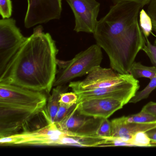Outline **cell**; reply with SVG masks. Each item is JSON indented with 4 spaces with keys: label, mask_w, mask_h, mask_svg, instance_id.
Segmentation results:
<instances>
[{
    "label": "cell",
    "mask_w": 156,
    "mask_h": 156,
    "mask_svg": "<svg viewBox=\"0 0 156 156\" xmlns=\"http://www.w3.org/2000/svg\"><path fill=\"white\" fill-rule=\"evenodd\" d=\"M140 3L115 0L107 13L98 22L93 34L96 44L105 52L111 68L129 74L138 53L146 44L139 24Z\"/></svg>",
    "instance_id": "cell-1"
},
{
    "label": "cell",
    "mask_w": 156,
    "mask_h": 156,
    "mask_svg": "<svg viewBox=\"0 0 156 156\" xmlns=\"http://www.w3.org/2000/svg\"><path fill=\"white\" fill-rule=\"evenodd\" d=\"M58 53L51 34L41 25L35 27L0 73V83L50 94L57 73Z\"/></svg>",
    "instance_id": "cell-2"
},
{
    "label": "cell",
    "mask_w": 156,
    "mask_h": 156,
    "mask_svg": "<svg viewBox=\"0 0 156 156\" xmlns=\"http://www.w3.org/2000/svg\"><path fill=\"white\" fill-rule=\"evenodd\" d=\"M2 146H76L97 147L100 138L96 135L64 131L55 123L32 131H24L2 137Z\"/></svg>",
    "instance_id": "cell-3"
},
{
    "label": "cell",
    "mask_w": 156,
    "mask_h": 156,
    "mask_svg": "<svg viewBox=\"0 0 156 156\" xmlns=\"http://www.w3.org/2000/svg\"><path fill=\"white\" fill-rule=\"evenodd\" d=\"M101 49L96 44L80 52L70 61L57 60L59 68L53 87L65 85L75 78L87 75L100 66L103 58Z\"/></svg>",
    "instance_id": "cell-4"
},
{
    "label": "cell",
    "mask_w": 156,
    "mask_h": 156,
    "mask_svg": "<svg viewBox=\"0 0 156 156\" xmlns=\"http://www.w3.org/2000/svg\"><path fill=\"white\" fill-rule=\"evenodd\" d=\"M47 100L43 92L0 83V104L41 112L46 106Z\"/></svg>",
    "instance_id": "cell-5"
},
{
    "label": "cell",
    "mask_w": 156,
    "mask_h": 156,
    "mask_svg": "<svg viewBox=\"0 0 156 156\" xmlns=\"http://www.w3.org/2000/svg\"><path fill=\"white\" fill-rule=\"evenodd\" d=\"M12 18L0 20V73L27 40Z\"/></svg>",
    "instance_id": "cell-6"
},
{
    "label": "cell",
    "mask_w": 156,
    "mask_h": 156,
    "mask_svg": "<svg viewBox=\"0 0 156 156\" xmlns=\"http://www.w3.org/2000/svg\"><path fill=\"white\" fill-rule=\"evenodd\" d=\"M134 78L130 74H122L112 68L97 67L82 81L70 82L68 87L73 92L110 87Z\"/></svg>",
    "instance_id": "cell-7"
},
{
    "label": "cell",
    "mask_w": 156,
    "mask_h": 156,
    "mask_svg": "<svg viewBox=\"0 0 156 156\" xmlns=\"http://www.w3.org/2000/svg\"><path fill=\"white\" fill-rule=\"evenodd\" d=\"M28 9L24 26L30 29L38 24L59 20L62 15V0H27Z\"/></svg>",
    "instance_id": "cell-8"
},
{
    "label": "cell",
    "mask_w": 156,
    "mask_h": 156,
    "mask_svg": "<svg viewBox=\"0 0 156 156\" xmlns=\"http://www.w3.org/2000/svg\"><path fill=\"white\" fill-rule=\"evenodd\" d=\"M75 17L74 31L94 34L97 25L100 4L96 0H66Z\"/></svg>",
    "instance_id": "cell-9"
},
{
    "label": "cell",
    "mask_w": 156,
    "mask_h": 156,
    "mask_svg": "<svg viewBox=\"0 0 156 156\" xmlns=\"http://www.w3.org/2000/svg\"><path fill=\"white\" fill-rule=\"evenodd\" d=\"M41 112L0 104V137L17 134Z\"/></svg>",
    "instance_id": "cell-10"
},
{
    "label": "cell",
    "mask_w": 156,
    "mask_h": 156,
    "mask_svg": "<svg viewBox=\"0 0 156 156\" xmlns=\"http://www.w3.org/2000/svg\"><path fill=\"white\" fill-rule=\"evenodd\" d=\"M140 88L139 82L133 78L116 85L75 92L78 97V103L88 98H110L117 99L126 105Z\"/></svg>",
    "instance_id": "cell-11"
},
{
    "label": "cell",
    "mask_w": 156,
    "mask_h": 156,
    "mask_svg": "<svg viewBox=\"0 0 156 156\" xmlns=\"http://www.w3.org/2000/svg\"><path fill=\"white\" fill-rule=\"evenodd\" d=\"M124 105L121 101L113 98H85L77 103V111L87 116L108 118Z\"/></svg>",
    "instance_id": "cell-12"
},
{
    "label": "cell",
    "mask_w": 156,
    "mask_h": 156,
    "mask_svg": "<svg viewBox=\"0 0 156 156\" xmlns=\"http://www.w3.org/2000/svg\"><path fill=\"white\" fill-rule=\"evenodd\" d=\"M75 108L57 126L64 131L85 135H96L97 130L102 121V118L87 116L77 111Z\"/></svg>",
    "instance_id": "cell-13"
},
{
    "label": "cell",
    "mask_w": 156,
    "mask_h": 156,
    "mask_svg": "<svg viewBox=\"0 0 156 156\" xmlns=\"http://www.w3.org/2000/svg\"><path fill=\"white\" fill-rule=\"evenodd\" d=\"M112 136L129 141L138 132H147L156 128V122L149 123H130L126 121V116L115 119L111 121Z\"/></svg>",
    "instance_id": "cell-14"
},
{
    "label": "cell",
    "mask_w": 156,
    "mask_h": 156,
    "mask_svg": "<svg viewBox=\"0 0 156 156\" xmlns=\"http://www.w3.org/2000/svg\"><path fill=\"white\" fill-rule=\"evenodd\" d=\"M69 87L65 85L55 87L53 89L52 94L47 100V104L42 111L44 116L48 123H55L56 115L60 106V96L66 92Z\"/></svg>",
    "instance_id": "cell-15"
},
{
    "label": "cell",
    "mask_w": 156,
    "mask_h": 156,
    "mask_svg": "<svg viewBox=\"0 0 156 156\" xmlns=\"http://www.w3.org/2000/svg\"><path fill=\"white\" fill-rule=\"evenodd\" d=\"M129 74L136 79L141 77L151 79L156 75V67L146 66L140 62H135L130 68Z\"/></svg>",
    "instance_id": "cell-16"
},
{
    "label": "cell",
    "mask_w": 156,
    "mask_h": 156,
    "mask_svg": "<svg viewBox=\"0 0 156 156\" xmlns=\"http://www.w3.org/2000/svg\"><path fill=\"white\" fill-rule=\"evenodd\" d=\"M139 25L140 29L142 31L143 35L146 39H148V37L151 34H152V30H153V24L151 18L143 9H141L139 15Z\"/></svg>",
    "instance_id": "cell-17"
},
{
    "label": "cell",
    "mask_w": 156,
    "mask_h": 156,
    "mask_svg": "<svg viewBox=\"0 0 156 156\" xmlns=\"http://www.w3.org/2000/svg\"><path fill=\"white\" fill-rule=\"evenodd\" d=\"M128 142L135 145L136 147H156L149 136L147 132H138L135 134Z\"/></svg>",
    "instance_id": "cell-18"
},
{
    "label": "cell",
    "mask_w": 156,
    "mask_h": 156,
    "mask_svg": "<svg viewBox=\"0 0 156 156\" xmlns=\"http://www.w3.org/2000/svg\"><path fill=\"white\" fill-rule=\"evenodd\" d=\"M156 88V75L152 79L147 87L142 91L136 92L135 95L130 99L129 103L136 104L148 97L151 93Z\"/></svg>",
    "instance_id": "cell-19"
},
{
    "label": "cell",
    "mask_w": 156,
    "mask_h": 156,
    "mask_svg": "<svg viewBox=\"0 0 156 156\" xmlns=\"http://www.w3.org/2000/svg\"><path fill=\"white\" fill-rule=\"evenodd\" d=\"M126 121L130 123H149L156 122V117L146 111L141 110L135 115L126 117Z\"/></svg>",
    "instance_id": "cell-20"
},
{
    "label": "cell",
    "mask_w": 156,
    "mask_h": 156,
    "mask_svg": "<svg viewBox=\"0 0 156 156\" xmlns=\"http://www.w3.org/2000/svg\"><path fill=\"white\" fill-rule=\"evenodd\" d=\"M97 136L102 137L112 136V126L111 121L108 118H103L96 131Z\"/></svg>",
    "instance_id": "cell-21"
},
{
    "label": "cell",
    "mask_w": 156,
    "mask_h": 156,
    "mask_svg": "<svg viewBox=\"0 0 156 156\" xmlns=\"http://www.w3.org/2000/svg\"><path fill=\"white\" fill-rule=\"evenodd\" d=\"M78 97L75 92L62 93L60 96V104L71 107L78 103Z\"/></svg>",
    "instance_id": "cell-22"
},
{
    "label": "cell",
    "mask_w": 156,
    "mask_h": 156,
    "mask_svg": "<svg viewBox=\"0 0 156 156\" xmlns=\"http://www.w3.org/2000/svg\"><path fill=\"white\" fill-rule=\"evenodd\" d=\"M76 105L77 104L74 105L73 106L71 107H69L66 106L62 104H60V106H59V109H58V112L56 115L55 123L57 125L62 122L75 108Z\"/></svg>",
    "instance_id": "cell-23"
},
{
    "label": "cell",
    "mask_w": 156,
    "mask_h": 156,
    "mask_svg": "<svg viewBox=\"0 0 156 156\" xmlns=\"http://www.w3.org/2000/svg\"><path fill=\"white\" fill-rule=\"evenodd\" d=\"M11 0H0V14L2 19H9L12 15Z\"/></svg>",
    "instance_id": "cell-24"
},
{
    "label": "cell",
    "mask_w": 156,
    "mask_h": 156,
    "mask_svg": "<svg viewBox=\"0 0 156 156\" xmlns=\"http://www.w3.org/2000/svg\"><path fill=\"white\" fill-rule=\"evenodd\" d=\"M146 39V44L142 48V51L147 55L153 66L156 67V46L151 44L148 39Z\"/></svg>",
    "instance_id": "cell-25"
},
{
    "label": "cell",
    "mask_w": 156,
    "mask_h": 156,
    "mask_svg": "<svg viewBox=\"0 0 156 156\" xmlns=\"http://www.w3.org/2000/svg\"><path fill=\"white\" fill-rule=\"evenodd\" d=\"M125 146V147H136L134 144L128 141H125L119 138L110 137L107 138L104 143L103 147Z\"/></svg>",
    "instance_id": "cell-26"
},
{
    "label": "cell",
    "mask_w": 156,
    "mask_h": 156,
    "mask_svg": "<svg viewBox=\"0 0 156 156\" xmlns=\"http://www.w3.org/2000/svg\"><path fill=\"white\" fill-rule=\"evenodd\" d=\"M147 12L151 18L153 30L156 32V0H151L148 6Z\"/></svg>",
    "instance_id": "cell-27"
},
{
    "label": "cell",
    "mask_w": 156,
    "mask_h": 156,
    "mask_svg": "<svg viewBox=\"0 0 156 156\" xmlns=\"http://www.w3.org/2000/svg\"><path fill=\"white\" fill-rule=\"evenodd\" d=\"M141 110L148 112L156 117V103L149 102L143 107Z\"/></svg>",
    "instance_id": "cell-28"
},
{
    "label": "cell",
    "mask_w": 156,
    "mask_h": 156,
    "mask_svg": "<svg viewBox=\"0 0 156 156\" xmlns=\"http://www.w3.org/2000/svg\"><path fill=\"white\" fill-rule=\"evenodd\" d=\"M147 133L152 140V142L156 144V128L147 131Z\"/></svg>",
    "instance_id": "cell-29"
},
{
    "label": "cell",
    "mask_w": 156,
    "mask_h": 156,
    "mask_svg": "<svg viewBox=\"0 0 156 156\" xmlns=\"http://www.w3.org/2000/svg\"><path fill=\"white\" fill-rule=\"evenodd\" d=\"M125 1H128L134 2H137L142 5L143 7L147 5H148L151 0H125Z\"/></svg>",
    "instance_id": "cell-30"
},
{
    "label": "cell",
    "mask_w": 156,
    "mask_h": 156,
    "mask_svg": "<svg viewBox=\"0 0 156 156\" xmlns=\"http://www.w3.org/2000/svg\"><path fill=\"white\" fill-rule=\"evenodd\" d=\"M154 45H155V46H156V39H155V41L154 42Z\"/></svg>",
    "instance_id": "cell-31"
}]
</instances>
